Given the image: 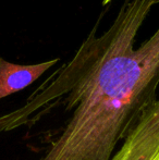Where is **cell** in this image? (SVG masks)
<instances>
[{
	"instance_id": "obj_1",
	"label": "cell",
	"mask_w": 159,
	"mask_h": 160,
	"mask_svg": "<svg viewBox=\"0 0 159 160\" xmlns=\"http://www.w3.org/2000/svg\"><path fill=\"white\" fill-rule=\"evenodd\" d=\"M59 59L37 64H15L0 58V99L22 91L37 81Z\"/></svg>"
},
{
	"instance_id": "obj_2",
	"label": "cell",
	"mask_w": 159,
	"mask_h": 160,
	"mask_svg": "<svg viewBox=\"0 0 159 160\" xmlns=\"http://www.w3.org/2000/svg\"><path fill=\"white\" fill-rule=\"evenodd\" d=\"M151 160H159V152H158L157 154H156L155 156H154Z\"/></svg>"
},
{
	"instance_id": "obj_3",
	"label": "cell",
	"mask_w": 159,
	"mask_h": 160,
	"mask_svg": "<svg viewBox=\"0 0 159 160\" xmlns=\"http://www.w3.org/2000/svg\"><path fill=\"white\" fill-rule=\"evenodd\" d=\"M111 1H112V0H104V1H102V4L106 6V4H108L109 2H111Z\"/></svg>"
}]
</instances>
